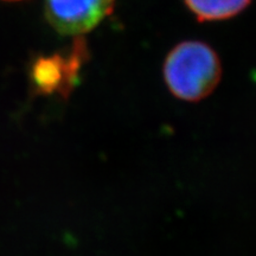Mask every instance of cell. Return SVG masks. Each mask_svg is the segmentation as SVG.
<instances>
[{
  "mask_svg": "<svg viewBox=\"0 0 256 256\" xmlns=\"http://www.w3.org/2000/svg\"><path fill=\"white\" fill-rule=\"evenodd\" d=\"M162 78L178 100L200 102L212 94L222 78V63L215 50L200 40H185L166 56Z\"/></svg>",
  "mask_w": 256,
  "mask_h": 256,
  "instance_id": "obj_1",
  "label": "cell"
},
{
  "mask_svg": "<svg viewBox=\"0 0 256 256\" xmlns=\"http://www.w3.org/2000/svg\"><path fill=\"white\" fill-rule=\"evenodd\" d=\"M84 56V46L78 42L68 54L40 56L30 69L32 87L38 94H58L66 98L76 86Z\"/></svg>",
  "mask_w": 256,
  "mask_h": 256,
  "instance_id": "obj_2",
  "label": "cell"
},
{
  "mask_svg": "<svg viewBox=\"0 0 256 256\" xmlns=\"http://www.w3.org/2000/svg\"><path fill=\"white\" fill-rule=\"evenodd\" d=\"M115 0H44V12L57 32L68 36L87 34L113 12Z\"/></svg>",
  "mask_w": 256,
  "mask_h": 256,
  "instance_id": "obj_3",
  "label": "cell"
},
{
  "mask_svg": "<svg viewBox=\"0 0 256 256\" xmlns=\"http://www.w3.org/2000/svg\"><path fill=\"white\" fill-rule=\"evenodd\" d=\"M188 8L200 22H217L235 17L252 0H184Z\"/></svg>",
  "mask_w": 256,
  "mask_h": 256,
  "instance_id": "obj_4",
  "label": "cell"
}]
</instances>
